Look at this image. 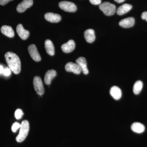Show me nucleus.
<instances>
[{
    "mask_svg": "<svg viewBox=\"0 0 147 147\" xmlns=\"http://www.w3.org/2000/svg\"><path fill=\"white\" fill-rule=\"evenodd\" d=\"M5 57L11 70L15 74L20 73L21 70V63L18 56L12 52H8L6 53Z\"/></svg>",
    "mask_w": 147,
    "mask_h": 147,
    "instance_id": "f257e3e1",
    "label": "nucleus"
},
{
    "mask_svg": "<svg viewBox=\"0 0 147 147\" xmlns=\"http://www.w3.org/2000/svg\"><path fill=\"white\" fill-rule=\"evenodd\" d=\"M30 129V125L28 121L27 120H24L21 123L20 126V131L19 134L16 137V141L18 143H21L26 139Z\"/></svg>",
    "mask_w": 147,
    "mask_h": 147,
    "instance_id": "f03ea898",
    "label": "nucleus"
},
{
    "mask_svg": "<svg viewBox=\"0 0 147 147\" xmlns=\"http://www.w3.org/2000/svg\"><path fill=\"white\" fill-rule=\"evenodd\" d=\"M99 7L106 16H110L114 15L116 11L115 5L108 2L100 4Z\"/></svg>",
    "mask_w": 147,
    "mask_h": 147,
    "instance_id": "7ed1b4c3",
    "label": "nucleus"
},
{
    "mask_svg": "<svg viewBox=\"0 0 147 147\" xmlns=\"http://www.w3.org/2000/svg\"><path fill=\"white\" fill-rule=\"evenodd\" d=\"M59 5L61 9L67 12H75L77 9L76 5L71 2L63 1L59 3Z\"/></svg>",
    "mask_w": 147,
    "mask_h": 147,
    "instance_id": "20e7f679",
    "label": "nucleus"
},
{
    "mask_svg": "<svg viewBox=\"0 0 147 147\" xmlns=\"http://www.w3.org/2000/svg\"><path fill=\"white\" fill-rule=\"evenodd\" d=\"M34 87L37 94L40 96H42L44 92V88L43 83L40 77L35 76L33 79Z\"/></svg>",
    "mask_w": 147,
    "mask_h": 147,
    "instance_id": "39448f33",
    "label": "nucleus"
},
{
    "mask_svg": "<svg viewBox=\"0 0 147 147\" xmlns=\"http://www.w3.org/2000/svg\"><path fill=\"white\" fill-rule=\"evenodd\" d=\"M29 53L32 59L36 62L40 61L41 60V57L38 52L36 46L34 44H31L29 45L28 48Z\"/></svg>",
    "mask_w": 147,
    "mask_h": 147,
    "instance_id": "423d86ee",
    "label": "nucleus"
},
{
    "mask_svg": "<svg viewBox=\"0 0 147 147\" xmlns=\"http://www.w3.org/2000/svg\"><path fill=\"white\" fill-rule=\"evenodd\" d=\"M65 69L67 72H71L76 74H79L82 72L80 67L77 63L69 62L66 64Z\"/></svg>",
    "mask_w": 147,
    "mask_h": 147,
    "instance_id": "0eeeda50",
    "label": "nucleus"
},
{
    "mask_svg": "<svg viewBox=\"0 0 147 147\" xmlns=\"http://www.w3.org/2000/svg\"><path fill=\"white\" fill-rule=\"evenodd\" d=\"M33 4V0H23L16 7L17 11L20 13L24 12L27 9L30 8Z\"/></svg>",
    "mask_w": 147,
    "mask_h": 147,
    "instance_id": "6e6552de",
    "label": "nucleus"
},
{
    "mask_svg": "<svg viewBox=\"0 0 147 147\" xmlns=\"http://www.w3.org/2000/svg\"><path fill=\"white\" fill-rule=\"evenodd\" d=\"M76 63L79 65L82 71L85 75L89 73L88 69L87 67V63L86 59L83 57H80L76 61Z\"/></svg>",
    "mask_w": 147,
    "mask_h": 147,
    "instance_id": "1a4fd4ad",
    "label": "nucleus"
},
{
    "mask_svg": "<svg viewBox=\"0 0 147 147\" xmlns=\"http://www.w3.org/2000/svg\"><path fill=\"white\" fill-rule=\"evenodd\" d=\"M75 43L73 40H70L66 43L62 45V50L64 53H71L75 49Z\"/></svg>",
    "mask_w": 147,
    "mask_h": 147,
    "instance_id": "9d476101",
    "label": "nucleus"
},
{
    "mask_svg": "<svg viewBox=\"0 0 147 147\" xmlns=\"http://www.w3.org/2000/svg\"><path fill=\"white\" fill-rule=\"evenodd\" d=\"M16 32L19 37L23 40H26L28 38L30 32L24 28L22 24H18L16 27Z\"/></svg>",
    "mask_w": 147,
    "mask_h": 147,
    "instance_id": "9b49d317",
    "label": "nucleus"
},
{
    "mask_svg": "<svg viewBox=\"0 0 147 147\" xmlns=\"http://www.w3.org/2000/svg\"><path fill=\"white\" fill-rule=\"evenodd\" d=\"M135 23L133 17H128L122 19L119 23V25L123 28H129L133 27Z\"/></svg>",
    "mask_w": 147,
    "mask_h": 147,
    "instance_id": "f8f14e48",
    "label": "nucleus"
},
{
    "mask_svg": "<svg viewBox=\"0 0 147 147\" xmlns=\"http://www.w3.org/2000/svg\"><path fill=\"white\" fill-rule=\"evenodd\" d=\"M45 18L47 21L52 23H58L61 20V17L60 15L52 12L45 13Z\"/></svg>",
    "mask_w": 147,
    "mask_h": 147,
    "instance_id": "ddd939ff",
    "label": "nucleus"
},
{
    "mask_svg": "<svg viewBox=\"0 0 147 147\" xmlns=\"http://www.w3.org/2000/svg\"><path fill=\"white\" fill-rule=\"evenodd\" d=\"M84 37L87 42L92 43L95 40L94 31L93 29H89L84 32Z\"/></svg>",
    "mask_w": 147,
    "mask_h": 147,
    "instance_id": "4468645a",
    "label": "nucleus"
},
{
    "mask_svg": "<svg viewBox=\"0 0 147 147\" xmlns=\"http://www.w3.org/2000/svg\"><path fill=\"white\" fill-rule=\"evenodd\" d=\"M110 94L116 100L120 99L122 96V92L120 88L116 86H114L110 90Z\"/></svg>",
    "mask_w": 147,
    "mask_h": 147,
    "instance_id": "2eb2a0df",
    "label": "nucleus"
},
{
    "mask_svg": "<svg viewBox=\"0 0 147 147\" xmlns=\"http://www.w3.org/2000/svg\"><path fill=\"white\" fill-rule=\"evenodd\" d=\"M57 76V72L54 69L48 70L46 72L44 77V82L46 85H50L52 80Z\"/></svg>",
    "mask_w": 147,
    "mask_h": 147,
    "instance_id": "dca6fc26",
    "label": "nucleus"
},
{
    "mask_svg": "<svg viewBox=\"0 0 147 147\" xmlns=\"http://www.w3.org/2000/svg\"><path fill=\"white\" fill-rule=\"evenodd\" d=\"M132 7V5H131L129 4H124L123 5H121L118 8L117 10V14L120 16L123 15V14L127 13L128 11L131 10Z\"/></svg>",
    "mask_w": 147,
    "mask_h": 147,
    "instance_id": "f3484780",
    "label": "nucleus"
},
{
    "mask_svg": "<svg viewBox=\"0 0 147 147\" xmlns=\"http://www.w3.org/2000/svg\"><path fill=\"white\" fill-rule=\"evenodd\" d=\"M131 128L132 131L139 134L143 133L145 130L144 125L139 122H135L132 124Z\"/></svg>",
    "mask_w": 147,
    "mask_h": 147,
    "instance_id": "a211bd4d",
    "label": "nucleus"
},
{
    "mask_svg": "<svg viewBox=\"0 0 147 147\" xmlns=\"http://www.w3.org/2000/svg\"><path fill=\"white\" fill-rule=\"evenodd\" d=\"M1 32L6 36L9 38H12L14 36V32L13 29L9 26H3L1 28Z\"/></svg>",
    "mask_w": 147,
    "mask_h": 147,
    "instance_id": "6ab92c4d",
    "label": "nucleus"
},
{
    "mask_svg": "<svg viewBox=\"0 0 147 147\" xmlns=\"http://www.w3.org/2000/svg\"><path fill=\"white\" fill-rule=\"evenodd\" d=\"M45 50L47 54L51 56L55 55V47L53 42L49 39L46 40L45 42Z\"/></svg>",
    "mask_w": 147,
    "mask_h": 147,
    "instance_id": "aec40b11",
    "label": "nucleus"
},
{
    "mask_svg": "<svg viewBox=\"0 0 147 147\" xmlns=\"http://www.w3.org/2000/svg\"><path fill=\"white\" fill-rule=\"evenodd\" d=\"M143 87V82L141 81H138L135 82L133 86V91L134 94H139L142 91Z\"/></svg>",
    "mask_w": 147,
    "mask_h": 147,
    "instance_id": "412c9836",
    "label": "nucleus"
},
{
    "mask_svg": "<svg viewBox=\"0 0 147 147\" xmlns=\"http://www.w3.org/2000/svg\"><path fill=\"white\" fill-rule=\"evenodd\" d=\"M24 115L22 110L20 109H17L15 112V117L17 119H21L22 116Z\"/></svg>",
    "mask_w": 147,
    "mask_h": 147,
    "instance_id": "4be33fe9",
    "label": "nucleus"
},
{
    "mask_svg": "<svg viewBox=\"0 0 147 147\" xmlns=\"http://www.w3.org/2000/svg\"><path fill=\"white\" fill-rule=\"evenodd\" d=\"M21 124L15 122L13 124L12 127H11V130L13 132H16L18 129L20 128Z\"/></svg>",
    "mask_w": 147,
    "mask_h": 147,
    "instance_id": "5701e85b",
    "label": "nucleus"
},
{
    "mask_svg": "<svg viewBox=\"0 0 147 147\" xmlns=\"http://www.w3.org/2000/svg\"><path fill=\"white\" fill-rule=\"evenodd\" d=\"M11 69H10L7 67L4 69L3 72V74L5 76H9L11 74Z\"/></svg>",
    "mask_w": 147,
    "mask_h": 147,
    "instance_id": "b1692460",
    "label": "nucleus"
},
{
    "mask_svg": "<svg viewBox=\"0 0 147 147\" xmlns=\"http://www.w3.org/2000/svg\"><path fill=\"white\" fill-rule=\"evenodd\" d=\"M90 2L92 4L94 5H98L101 3V0H89Z\"/></svg>",
    "mask_w": 147,
    "mask_h": 147,
    "instance_id": "393cba45",
    "label": "nucleus"
},
{
    "mask_svg": "<svg viewBox=\"0 0 147 147\" xmlns=\"http://www.w3.org/2000/svg\"><path fill=\"white\" fill-rule=\"evenodd\" d=\"M13 0H0V5H4L7 3Z\"/></svg>",
    "mask_w": 147,
    "mask_h": 147,
    "instance_id": "a878e982",
    "label": "nucleus"
},
{
    "mask_svg": "<svg viewBox=\"0 0 147 147\" xmlns=\"http://www.w3.org/2000/svg\"><path fill=\"white\" fill-rule=\"evenodd\" d=\"M142 18L143 20H145L147 22V11H144L142 13Z\"/></svg>",
    "mask_w": 147,
    "mask_h": 147,
    "instance_id": "bb28decb",
    "label": "nucleus"
},
{
    "mask_svg": "<svg viewBox=\"0 0 147 147\" xmlns=\"http://www.w3.org/2000/svg\"><path fill=\"white\" fill-rule=\"evenodd\" d=\"M4 69L2 66L0 65V74L3 73Z\"/></svg>",
    "mask_w": 147,
    "mask_h": 147,
    "instance_id": "cd10ccee",
    "label": "nucleus"
},
{
    "mask_svg": "<svg viewBox=\"0 0 147 147\" xmlns=\"http://www.w3.org/2000/svg\"><path fill=\"white\" fill-rule=\"evenodd\" d=\"M114 1L116 2L120 3L123 2L125 0H114Z\"/></svg>",
    "mask_w": 147,
    "mask_h": 147,
    "instance_id": "c85d7f7f",
    "label": "nucleus"
}]
</instances>
